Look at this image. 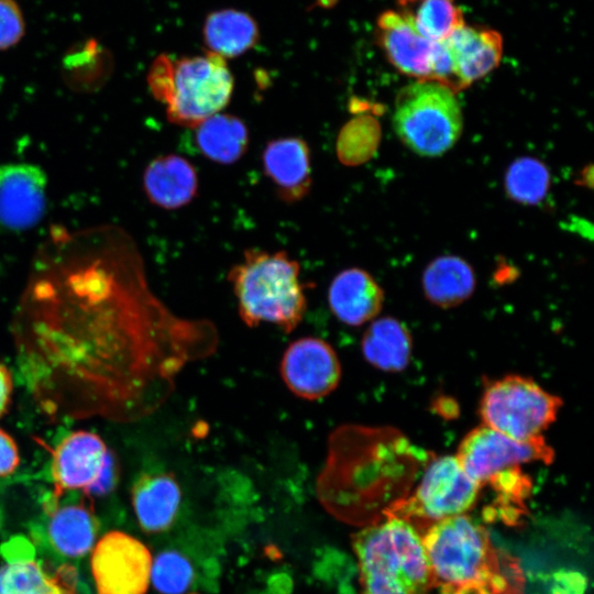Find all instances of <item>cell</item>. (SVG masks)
Returning <instances> with one entry per match:
<instances>
[{"mask_svg":"<svg viewBox=\"0 0 594 594\" xmlns=\"http://www.w3.org/2000/svg\"><path fill=\"white\" fill-rule=\"evenodd\" d=\"M375 40L388 62L416 80H431L437 43L417 29L409 11L386 10L375 26Z\"/></svg>","mask_w":594,"mask_h":594,"instance_id":"cell-15","label":"cell"},{"mask_svg":"<svg viewBox=\"0 0 594 594\" xmlns=\"http://www.w3.org/2000/svg\"><path fill=\"white\" fill-rule=\"evenodd\" d=\"M279 373L290 393L314 402L328 396L338 387L342 369L330 343L317 337H302L285 349Z\"/></svg>","mask_w":594,"mask_h":594,"instance_id":"cell-13","label":"cell"},{"mask_svg":"<svg viewBox=\"0 0 594 594\" xmlns=\"http://www.w3.org/2000/svg\"><path fill=\"white\" fill-rule=\"evenodd\" d=\"M397 1H398V3H400L402 6H406V4H408V3H413V2H415V1H417V0H397Z\"/></svg>","mask_w":594,"mask_h":594,"instance_id":"cell-34","label":"cell"},{"mask_svg":"<svg viewBox=\"0 0 594 594\" xmlns=\"http://www.w3.org/2000/svg\"><path fill=\"white\" fill-rule=\"evenodd\" d=\"M24 34V19L14 0H0V51L15 45Z\"/></svg>","mask_w":594,"mask_h":594,"instance_id":"cell-31","label":"cell"},{"mask_svg":"<svg viewBox=\"0 0 594 594\" xmlns=\"http://www.w3.org/2000/svg\"><path fill=\"white\" fill-rule=\"evenodd\" d=\"M421 284L429 302L449 309L461 305L472 296L476 278L472 266L465 260L443 255L427 265Z\"/></svg>","mask_w":594,"mask_h":594,"instance_id":"cell-23","label":"cell"},{"mask_svg":"<svg viewBox=\"0 0 594 594\" xmlns=\"http://www.w3.org/2000/svg\"><path fill=\"white\" fill-rule=\"evenodd\" d=\"M328 304L339 321L359 327L377 318L384 305V292L369 272L350 267L331 280Z\"/></svg>","mask_w":594,"mask_h":594,"instance_id":"cell-19","label":"cell"},{"mask_svg":"<svg viewBox=\"0 0 594 594\" xmlns=\"http://www.w3.org/2000/svg\"><path fill=\"white\" fill-rule=\"evenodd\" d=\"M47 184L37 164H0V226L16 232L35 227L45 215Z\"/></svg>","mask_w":594,"mask_h":594,"instance_id":"cell-14","label":"cell"},{"mask_svg":"<svg viewBox=\"0 0 594 594\" xmlns=\"http://www.w3.org/2000/svg\"><path fill=\"white\" fill-rule=\"evenodd\" d=\"M53 492L57 501L66 492L81 491L87 496L105 495L119 479L114 454L95 432L75 430L67 433L51 453Z\"/></svg>","mask_w":594,"mask_h":594,"instance_id":"cell-10","label":"cell"},{"mask_svg":"<svg viewBox=\"0 0 594 594\" xmlns=\"http://www.w3.org/2000/svg\"><path fill=\"white\" fill-rule=\"evenodd\" d=\"M143 188L153 205L163 209H178L188 205L197 195V170L180 155H160L146 166Z\"/></svg>","mask_w":594,"mask_h":594,"instance_id":"cell-21","label":"cell"},{"mask_svg":"<svg viewBox=\"0 0 594 594\" xmlns=\"http://www.w3.org/2000/svg\"><path fill=\"white\" fill-rule=\"evenodd\" d=\"M454 455L466 474L483 487L508 469L532 462L551 463L554 451L543 437L520 441L481 424L463 437Z\"/></svg>","mask_w":594,"mask_h":594,"instance_id":"cell-11","label":"cell"},{"mask_svg":"<svg viewBox=\"0 0 594 594\" xmlns=\"http://www.w3.org/2000/svg\"><path fill=\"white\" fill-rule=\"evenodd\" d=\"M85 495V494H84ZM90 497L61 503L47 499L46 535L52 549L68 559H79L89 553L97 540L98 520Z\"/></svg>","mask_w":594,"mask_h":594,"instance_id":"cell-16","label":"cell"},{"mask_svg":"<svg viewBox=\"0 0 594 594\" xmlns=\"http://www.w3.org/2000/svg\"><path fill=\"white\" fill-rule=\"evenodd\" d=\"M196 143L210 161L232 164L248 150V127L240 118L219 112L196 127Z\"/></svg>","mask_w":594,"mask_h":594,"instance_id":"cell-26","label":"cell"},{"mask_svg":"<svg viewBox=\"0 0 594 594\" xmlns=\"http://www.w3.org/2000/svg\"><path fill=\"white\" fill-rule=\"evenodd\" d=\"M262 166L280 200L297 202L310 191L311 156L307 142L301 138L285 136L270 141L262 153Z\"/></svg>","mask_w":594,"mask_h":594,"instance_id":"cell-17","label":"cell"},{"mask_svg":"<svg viewBox=\"0 0 594 594\" xmlns=\"http://www.w3.org/2000/svg\"><path fill=\"white\" fill-rule=\"evenodd\" d=\"M365 361L386 373L404 371L410 363L413 337L407 326L394 317L372 320L361 340Z\"/></svg>","mask_w":594,"mask_h":594,"instance_id":"cell-22","label":"cell"},{"mask_svg":"<svg viewBox=\"0 0 594 594\" xmlns=\"http://www.w3.org/2000/svg\"><path fill=\"white\" fill-rule=\"evenodd\" d=\"M152 557L139 539L110 531L96 542L90 568L98 594H145Z\"/></svg>","mask_w":594,"mask_h":594,"instance_id":"cell-12","label":"cell"},{"mask_svg":"<svg viewBox=\"0 0 594 594\" xmlns=\"http://www.w3.org/2000/svg\"><path fill=\"white\" fill-rule=\"evenodd\" d=\"M13 380L11 371L0 363V417H2L11 403Z\"/></svg>","mask_w":594,"mask_h":594,"instance_id":"cell-33","label":"cell"},{"mask_svg":"<svg viewBox=\"0 0 594 594\" xmlns=\"http://www.w3.org/2000/svg\"><path fill=\"white\" fill-rule=\"evenodd\" d=\"M421 538L438 594H524L519 560L466 514L436 522Z\"/></svg>","mask_w":594,"mask_h":594,"instance_id":"cell-3","label":"cell"},{"mask_svg":"<svg viewBox=\"0 0 594 594\" xmlns=\"http://www.w3.org/2000/svg\"><path fill=\"white\" fill-rule=\"evenodd\" d=\"M563 400L531 377L510 374L486 383L479 404L481 424L525 441L542 437Z\"/></svg>","mask_w":594,"mask_h":594,"instance_id":"cell-8","label":"cell"},{"mask_svg":"<svg viewBox=\"0 0 594 594\" xmlns=\"http://www.w3.org/2000/svg\"><path fill=\"white\" fill-rule=\"evenodd\" d=\"M194 580L189 560L175 550L161 552L152 562L151 581L162 594H183Z\"/></svg>","mask_w":594,"mask_h":594,"instance_id":"cell-30","label":"cell"},{"mask_svg":"<svg viewBox=\"0 0 594 594\" xmlns=\"http://www.w3.org/2000/svg\"><path fill=\"white\" fill-rule=\"evenodd\" d=\"M202 35L207 51L227 61L254 47L260 38V31L256 21L249 13L237 9H222L208 14Z\"/></svg>","mask_w":594,"mask_h":594,"instance_id":"cell-24","label":"cell"},{"mask_svg":"<svg viewBox=\"0 0 594 594\" xmlns=\"http://www.w3.org/2000/svg\"><path fill=\"white\" fill-rule=\"evenodd\" d=\"M393 125L413 152L439 156L459 140L463 119L451 89L437 81L416 80L397 94Z\"/></svg>","mask_w":594,"mask_h":594,"instance_id":"cell-7","label":"cell"},{"mask_svg":"<svg viewBox=\"0 0 594 594\" xmlns=\"http://www.w3.org/2000/svg\"><path fill=\"white\" fill-rule=\"evenodd\" d=\"M442 42L452 62L457 92L491 73L502 59L503 37L490 28L464 23Z\"/></svg>","mask_w":594,"mask_h":594,"instance_id":"cell-18","label":"cell"},{"mask_svg":"<svg viewBox=\"0 0 594 594\" xmlns=\"http://www.w3.org/2000/svg\"><path fill=\"white\" fill-rule=\"evenodd\" d=\"M413 16L418 31L432 42L444 41L465 23L454 0H420Z\"/></svg>","mask_w":594,"mask_h":594,"instance_id":"cell-29","label":"cell"},{"mask_svg":"<svg viewBox=\"0 0 594 594\" xmlns=\"http://www.w3.org/2000/svg\"><path fill=\"white\" fill-rule=\"evenodd\" d=\"M0 566V594H59L75 592V571L63 566L51 575L33 557L6 559Z\"/></svg>","mask_w":594,"mask_h":594,"instance_id":"cell-25","label":"cell"},{"mask_svg":"<svg viewBox=\"0 0 594 594\" xmlns=\"http://www.w3.org/2000/svg\"><path fill=\"white\" fill-rule=\"evenodd\" d=\"M11 330L20 378L53 421L146 418L219 344L212 321L179 317L152 292L135 242L116 226L53 233Z\"/></svg>","mask_w":594,"mask_h":594,"instance_id":"cell-1","label":"cell"},{"mask_svg":"<svg viewBox=\"0 0 594 594\" xmlns=\"http://www.w3.org/2000/svg\"><path fill=\"white\" fill-rule=\"evenodd\" d=\"M131 501L140 527L156 534L167 530L174 522L182 491L172 472H144L132 486Z\"/></svg>","mask_w":594,"mask_h":594,"instance_id":"cell-20","label":"cell"},{"mask_svg":"<svg viewBox=\"0 0 594 594\" xmlns=\"http://www.w3.org/2000/svg\"><path fill=\"white\" fill-rule=\"evenodd\" d=\"M435 455L389 426L345 424L331 431L317 477L321 504L348 521H377Z\"/></svg>","mask_w":594,"mask_h":594,"instance_id":"cell-2","label":"cell"},{"mask_svg":"<svg viewBox=\"0 0 594 594\" xmlns=\"http://www.w3.org/2000/svg\"><path fill=\"white\" fill-rule=\"evenodd\" d=\"M20 463V453L14 439L0 428V477L15 471Z\"/></svg>","mask_w":594,"mask_h":594,"instance_id":"cell-32","label":"cell"},{"mask_svg":"<svg viewBox=\"0 0 594 594\" xmlns=\"http://www.w3.org/2000/svg\"><path fill=\"white\" fill-rule=\"evenodd\" d=\"M75 592H70V591H64V592H61L59 594H74Z\"/></svg>","mask_w":594,"mask_h":594,"instance_id":"cell-35","label":"cell"},{"mask_svg":"<svg viewBox=\"0 0 594 594\" xmlns=\"http://www.w3.org/2000/svg\"><path fill=\"white\" fill-rule=\"evenodd\" d=\"M481 490L455 455L433 457L416 490L391 505L383 517L403 519L421 536L440 520L466 514L477 502Z\"/></svg>","mask_w":594,"mask_h":594,"instance_id":"cell-9","label":"cell"},{"mask_svg":"<svg viewBox=\"0 0 594 594\" xmlns=\"http://www.w3.org/2000/svg\"><path fill=\"white\" fill-rule=\"evenodd\" d=\"M238 314L249 327L271 323L286 333L302 321L308 301L300 265L285 251L249 249L228 273Z\"/></svg>","mask_w":594,"mask_h":594,"instance_id":"cell-4","label":"cell"},{"mask_svg":"<svg viewBox=\"0 0 594 594\" xmlns=\"http://www.w3.org/2000/svg\"><path fill=\"white\" fill-rule=\"evenodd\" d=\"M550 175L547 166L534 157H520L507 169L505 187L507 195L517 202L536 205L547 194Z\"/></svg>","mask_w":594,"mask_h":594,"instance_id":"cell-28","label":"cell"},{"mask_svg":"<svg viewBox=\"0 0 594 594\" xmlns=\"http://www.w3.org/2000/svg\"><path fill=\"white\" fill-rule=\"evenodd\" d=\"M363 594H430L429 559L421 536L393 516L366 526L352 538Z\"/></svg>","mask_w":594,"mask_h":594,"instance_id":"cell-5","label":"cell"},{"mask_svg":"<svg viewBox=\"0 0 594 594\" xmlns=\"http://www.w3.org/2000/svg\"><path fill=\"white\" fill-rule=\"evenodd\" d=\"M380 125L370 116H358L346 122L337 140L339 161L348 166L360 165L372 157L380 141Z\"/></svg>","mask_w":594,"mask_h":594,"instance_id":"cell-27","label":"cell"},{"mask_svg":"<svg viewBox=\"0 0 594 594\" xmlns=\"http://www.w3.org/2000/svg\"><path fill=\"white\" fill-rule=\"evenodd\" d=\"M154 98L166 108L172 123L196 128L229 103L234 78L222 57L206 51L201 55L157 56L147 73Z\"/></svg>","mask_w":594,"mask_h":594,"instance_id":"cell-6","label":"cell"}]
</instances>
